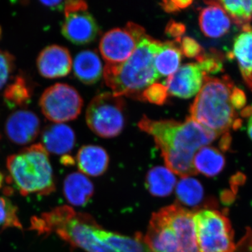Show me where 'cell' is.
Instances as JSON below:
<instances>
[{"mask_svg":"<svg viewBox=\"0 0 252 252\" xmlns=\"http://www.w3.org/2000/svg\"><path fill=\"white\" fill-rule=\"evenodd\" d=\"M33 94L32 85L23 74L16 76L14 80L6 86L3 97L10 108L26 107Z\"/></svg>","mask_w":252,"mask_h":252,"instance_id":"cell-23","label":"cell"},{"mask_svg":"<svg viewBox=\"0 0 252 252\" xmlns=\"http://www.w3.org/2000/svg\"><path fill=\"white\" fill-rule=\"evenodd\" d=\"M64 11L65 16L72 13L79 12V11H87L88 5L86 1L81 0H72L64 2Z\"/></svg>","mask_w":252,"mask_h":252,"instance_id":"cell-35","label":"cell"},{"mask_svg":"<svg viewBox=\"0 0 252 252\" xmlns=\"http://www.w3.org/2000/svg\"><path fill=\"white\" fill-rule=\"evenodd\" d=\"M41 141L47 152L64 155L74 147L75 134L72 129L65 124H51L46 126L43 130Z\"/></svg>","mask_w":252,"mask_h":252,"instance_id":"cell-16","label":"cell"},{"mask_svg":"<svg viewBox=\"0 0 252 252\" xmlns=\"http://www.w3.org/2000/svg\"><path fill=\"white\" fill-rule=\"evenodd\" d=\"M39 74L46 79L65 77L70 72L72 60L65 47L51 45L42 50L36 59Z\"/></svg>","mask_w":252,"mask_h":252,"instance_id":"cell-13","label":"cell"},{"mask_svg":"<svg viewBox=\"0 0 252 252\" xmlns=\"http://www.w3.org/2000/svg\"><path fill=\"white\" fill-rule=\"evenodd\" d=\"M233 53L240 69H252V31L237 36Z\"/></svg>","mask_w":252,"mask_h":252,"instance_id":"cell-26","label":"cell"},{"mask_svg":"<svg viewBox=\"0 0 252 252\" xmlns=\"http://www.w3.org/2000/svg\"><path fill=\"white\" fill-rule=\"evenodd\" d=\"M65 1H41V3L46 7L51 8L52 9L61 10L64 9V5Z\"/></svg>","mask_w":252,"mask_h":252,"instance_id":"cell-38","label":"cell"},{"mask_svg":"<svg viewBox=\"0 0 252 252\" xmlns=\"http://www.w3.org/2000/svg\"><path fill=\"white\" fill-rule=\"evenodd\" d=\"M31 229L39 235L56 233L71 246L86 252H151L143 235L130 238L106 231L89 215L68 206L33 217Z\"/></svg>","mask_w":252,"mask_h":252,"instance_id":"cell-1","label":"cell"},{"mask_svg":"<svg viewBox=\"0 0 252 252\" xmlns=\"http://www.w3.org/2000/svg\"><path fill=\"white\" fill-rule=\"evenodd\" d=\"M220 6L229 14L233 22L241 28L252 21V1H218Z\"/></svg>","mask_w":252,"mask_h":252,"instance_id":"cell-25","label":"cell"},{"mask_svg":"<svg viewBox=\"0 0 252 252\" xmlns=\"http://www.w3.org/2000/svg\"><path fill=\"white\" fill-rule=\"evenodd\" d=\"M168 94L166 86L154 83L143 91L142 101H148L151 103L162 105L166 102Z\"/></svg>","mask_w":252,"mask_h":252,"instance_id":"cell-29","label":"cell"},{"mask_svg":"<svg viewBox=\"0 0 252 252\" xmlns=\"http://www.w3.org/2000/svg\"><path fill=\"white\" fill-rule=\"evenodd\" d=\"M186 32V26L183 23L176 22L175 21H169L165 28V33L167 35L175 38V41L180 44L182 36Z\"/></svg>","mask_w":252,"mask_h":252,"instance_id":"cell-33","label":"cell"},{"mask_svg":"<svg viewBox=\"0 0 252 252\" xmlns=\"http://www.w3.org/2000/svg\"><path fill=\"white\" fill-rule=\"evenodd\" d=\"M125 102L121 96L103 93L94 97L86 110L87 125L94 133L112 138L122 132L125 125Z\"/></svg>","mask_w":252,"mask_h":252,"instance_id":"cell-8","label":"cell"},{"mask_svg":"<svg viewBox=\"0 0 252 252\" xmlns=\"http://www.w3.org/2000/svg\"><path fill=\"white\" fill-rule=\"evenodd\" d=\"M224 56L220 51L212 50L210 54H204L197 59L200 69L205 75L215 74L223 70Z\"/></svg>","mask_w":252,"mask_h":252,"instance_id":"cell-28","label":"cell"},{"mask_svg":"<svg viewBox=\"0 0 252 252\" xmlns=\"http://www.w3.org/2000/svg\"><path fill=\"white\" fill-rule=\"evenodd\" d=\"M208 6L199 14V26L207 37L220 38L228 32L231 25L229 16L218 1H205Z\"/></svg>","mask_w":252,"mask_h":252,"instance_id":"cell-15","label":"cell"},{"mask_svg":"<svg viewBox=\"0 0 252 252\" xmlns=\"http://www.w3.org/2000/svg\"><path fill=\"white\" fill-rule=\"evenodd\" d=\"M8 228L22 229V224L18 216V208L12 202L0 196V233Z\"/></svg>","mask_w":252,"mask_h":252,"instance_id":"cell-27","label":"cell"},{"mask_svg":"<svg viewBox=\"0 0 252 252\" xmlns=\"http://www.w3.org/2000/svg\"><path fill=\"white\" fill-rule=\"evenodd\" d=\"M193 3V1L189 0H172V1H163L160 3L161 7L165 12L169 14L179 12L181 10L187 9Z\"/></svg>","mask_w":252,"mask_h":252,"instance_id":"cell-32","label":"cell"},{"mask_svg":"<svg viewBox=\"0 0 252 252\" xmlns=\"http://www.w3.org/2000/svg\"><path fill=\"white\" fill-rule=\"evenodd\" d=\"M40 121L31 111L19 110L11 114L6 120L5 132L11 142L26 145L33 142L39 133Z\"/></svg>","mask_w":252,"mask_h":252,"instance_id":"cell-12","label":"cell"},{"mask_svg":"<svg viewBox=\"0 0 252 252\" xmlns=\"http://www.w3.org/2000/svg\"><path fill=\"white\" fill-rule=\"evenodd\" d=\"M235 252H252V232L247 230L246 234L236 245Z\"/></svg>","mask_w":252,"mask_h":252,"instance_id":"cell-36","label":"cell"},{"mask_svg":"<svg viewBox=\"0 0 252 252\" xmlns=\"http://www.w3.org/2000/svg\"><path fill=\"white\" fill-rule=\"evenodd\" d=\"M240 115L243 118H249L252 116V104L244 108L240 112Z\"/></svg>","mask_w":252,"mask_h":252,"instance_id":"cell-39","label":"cell"},{"mask_svg":"<svg viewBox=\"0 0 252 252\" xmlns=\"http://www.w3.org/2000/svg\"><path fill=\"white\" fill-rule=\"evenodd\" d=\"M1 36H2V29H1V26H0V40H1Z\"/></svg>","mask_w":252,"mask_h":252,"instance_id":"cell-44","label":"cell"},{"mask_svg":"<svg viewBox=\"0 0 252 252\" xmlns=\"http://www.w3.org/2000/svg\"><path fill=\"white\" fill-rule=\"evenodd\" d=\"M94 192L92 182L80 172L70 174L64 180L63 193L67 201L73 205H85L89 203Z\"/></svg>","mask_w":252,"mask_h":252,"instance_id":"cell-19","label":"cell"},{"mask_svg":"<svg viewBox=\"0 0 252 252\" xmlns=\"http://www.w3.org/2000/svg\"><path fill=\"white\" fill-rule=\"evenodd\" d=\"M198 252H235L234 233L228 217L214 209L193 213Z\"/></svg>","mask_w":252,"mask_h":252,"instance_id":"cell-7","label":"cell"},{"mask_svg":"<svg viewBox=\"0 0 252 252\" xmlns=\"http://www.w3.org/2000/svg\"><path fill=\"white\" fill-rule=\"evenodd\" d=\"M160 44L161 41L146 34L125 62L106 64L104 79L113 94L142 100L143 91L160 78L156 72L154 59Z\"/></svg>","mask_w":252,"mask_h":252,"instance_id":"cell-3","label":"cell"},{"mask_svg":"<svg viewBox=\"0 0 252 252\" xmlns=\"http://www.w3.org/2000/svg\"><path fill=\"white\" fill-rule=\"evenodd\" d=\"M74 75L84 84H95L103 74V67L98 55L94 51L86 50L76 56L73 64Z\"/></svg>","mask_w":252,"mask_h":252,"instance_id":"cell-18","label":"cell"},{"mask_svg":"<svg viewBox=\"0 0 252 252\" xmlns=\"http://www.w3.org/2000/svg\"><path fill=\"white\" fill-rule=\"evenodd\" d=\"M232 137L230 135L229 131L225 132L220 137V148L222 152H225L229 150L230 145H231Z\"/></svg>","mask_w":252,"mask_h":252,"instance_id":"cell-37","label":"cell"},{"mask_svg":"<svg viewBox=\"0 0 252 252\" xmlns=\"http://www.w3.org/2000/svg\"><path fill=\"white\" fill-rule=\"evenodd\" d=\"M223 154L215 147H205L199 149L193 158V166L197 173L207 177H215L220 174L225 166Z\"/></svg>","mask_w":252,"mask_h":252,"instance_id":"cell-21","label":"cell"},{"mask_svg":"<svg viewBox=\"0 0 252 252\" xmlns=\"http://www.w3.org/2000/svg\"><path fill=\"white\" fill-rule=\"evenodd\" d=\"M6 167L9 173L8 182L24 196L48 195L56 189L49 154L41 144H33L9 156Z\"/></svg>","mask_w":252,"mask_h":252,"instance_id":"cell-5","label":"cell"},{"mask_svg":"<svg viewBox=\"0 0 252 252\" xmlns=\"http://www.w3.org/2000/svg\"><path fill=\"white\" fill-rule=\"evenodd\" d=\"M144 240L151 252H198L193 212L164 207L152 215Z\"/></svg>","mask_w":252,"mask_h":252,"instance_id":"cell-4","label":"cell"},{"mask_svg":"<svg viewBox=\"0 0 252 252\" xmlns=\"http://www.w3.org/2000/svg\"><path fill=\"white\" fill-rule=\"evenodd\" d=\"M3 181H4V176L0 172V188L2 186Z\"/></svg>","mask_w":252,"mask_h":252,"instance_id":"cell-43","label":"cell"},{"mask_svg":"<svg viewBox=\"0 0 252 252\" xmlns=\"http://www.w3.org/2000/svg\"><path fill=\"white\" fill-rule=\"evenodd\" d=\"M98 32L97 23L87 11L67 15L62 25L63 35L77 45L92 42Z\"/></svg>","mask_w":252,"mask_h":252,"instance_id":"cell-14","label":"cell"},{"mask_svg":"<svg viewBox=\"0 0 252 252\" xmlns=\"http://www.w3.org/2000/svg\"><path fill=\"white\" fill-rule=\"evenodd\" d=\"M248 134L250 138L252 140V116L251 118H250V121H249Z\"/></svg>","mask_w":252,"mask_h":252,"instance_id":"cell-42","label":"cell"},{"mask_svg":"<svg viewBox=\"0 0 252 252\" xmlns=\"http://www.w3.org/2000/svg\"><path fill=\"white\" fill-rule=\"evenodd\" d=\"M61 162H62L63 164H65L66 165H72L73 162H74V160L72 157H69V156H64L61 159Z\"/></svg>","mask_w":252,"mask_h":252,"instance_id":"cell-40","label":"cell"},{"mask_svg":"<svg viewBox=\"0 0 252 252\" xmlns=\"http://www.w3.org/2000/svg\"><path fill=\"white\" fill-rule=\"evenodd\" d=\"M39 106L48 120L60 124L77 119L82 109L83 99L72 86L56 84L44 91Z\"/></svg>","mask_w":252,"mask_h":252,"instance_id":"cell-9","label":"cell"},{"mask_svg":"<svg viewBox=\"0 0 252 252\" xmlns=\"http://www.w3.org/2000/svg\"><path fill=\"white\" fill-rule=\"evenodd\" d=\"M242 126H243V121L240 119H236L233 122L232 126H233V129L234 130H238L239 129L241 128Z\"/></svg>","mask_w":252,"mask_h":252,"instance_id":"cell-41","label":"cell"},{"mask_svg":"<svg viewBox=\"0 0 252 252\" xmlns=\"http://www.w3.org/2000/svg\"><path fill=\"white\" fill-rule=\"evenodd\" d=\"M176 41L161 42L154 59V67L159 77H170L179 69L182 54Z\"/></svg>","mask_w":252,"mask_h":252,"instance_id":"cell-20","label":"cell"},{"mask_svg":"<svg viewBox=\"0 0 252 252\" xmlns=\"http://www.w3.org/2000/svg\"><path fill=\"white\" fill-rule=\"evenodd\" d=\"M176 194L180 203L187 206H197L203 199V186L190 177H184L177 185Z\"/></svg>","mask_w":252,"mask_h":252,"instance_id":"cell-24","label":"cell"},{"mask_svg":"<svg viewBox=\"0 0 252 252\" xmlns=\"http://www.w3.org/2000/svg\"><path fill=\"white\" fill-rule=\"evenodd\" d=\"M176 177L167 167H155L149 170L146 185L154 196L165 197L170 195L176 185Z\"/></svg>","mask_w":252,"mask_h":252,"instance_id":"cell-22","label":"cell"},{"mask_svg":"<svg viewBox=\"0 0 252 252\" xmlns=\"http://www.w3.org/2000/svg\"><path fill=\"white\" fill-rule=\"evenodd\" d=\"M14 69V56L8 51L0 49V89L9 80Z\"/></svg>","mask_w":252,"mask_h":252,"instance_id":"cell-30","label":"cell"},{"mask_svg":"<svg viewBox=\"0 0 252 252\" xmlns=\"http://www.w3.org/2000/svg\"><path fill=\"white\" fill-rule=\"evenodd\" d=\"M205 76L198 63H188L167 78V91L176 97L190 98L201 89Z\"/></svg>","mask_w":252,"mask_h":252,"instance_id":"cell-11","label":"cell"},{"mask_svg":"<svg viewBox=\"0 0 252 252\" xmlns=\"http://www.w3.org/2000/svg\"><path fill=\"white\" fill-rule=\"evenodd\" d=\"M233 88V81L228 76L218 79L205 75L203 86L190 106V117L220 135L228 132L237 117L230 101Z\"/></svg>","mask_w":252,"mask_h":252,"instance_id":"cell-6","label":"cell"},{"mask_svg":"<svg viewBox=\"0 0 252 252\" xmlns=\"http://www.w3.org/2000/svg\"><path fill=\"white\" fill-rule=\"evenodd\" d=\"M180 49L182 54L189 59H198L205 51L201 45L193 38L185 36L182 38L180 43Z\"/></svg>","mask_w":252,"mask_h":252,"instance_id":"cell-31","label":"cell"},{"mask_svg":"<svg viewBox=\"0 0 252 252\" xmlns=\"http://www.w3.org/2000/svg\"><path fill=\"white\" fill-rule=\"evenodd\" d=\"M230 101L234 108L236 109L243 108L247 103V97L245 92L238 88H234L230 94Z\"/></svg>","mask_w":252,"mask_h":252,"instance_id":"cell-34","label":"cell"},{"mask_svg":"<svg viewBox=\"0 0 252 252\" xmlns=\"http://www.w3.org/2000/svg\"><path fill=\"white\" fill-rule=\"evenodd\" d=\"M77 161L81 172L97 177L107 170L109 156L107 152L99 146H84L78 152Z\"/></svg>","mask_w":252,"mask_h":252,"instance_id":"cell-17","label":"cell"},{"mask_svg":"<svg viewBox=\"0 0 252 252\" xmlns=\"http://www.w3.org/2000/svg\"><path fill=\"white\" fill-rule=\"evenodd\" d=\"M146 34L143 28L128 23L124 29L115 28L106 32L99 42V51L107 63L120 64L130 57Z\"/></svg>","mask_w":252,"mask_h":252,"instance_id":"cell-10","label":"cell"},{"mask_svg":"<svg viewBox=\"0 0 252 252\" xmlns=\"http://www.w3.org/2000/svg\"><path fill=\"white\" fill-rule=\"evenodd\" d=\"M138 126L154 137L167 168L182 178L198 174L193 166L195 154L220 136L190 117L179 122L152 120L144 116Z\"/></svg>","mask_w":252,"mask_h":252,"instance_id":"cell-2","label":"cell"}]
</instances>
